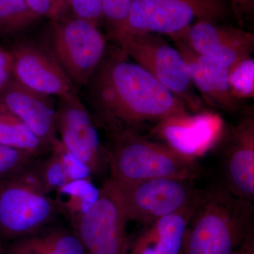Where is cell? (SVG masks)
<instances>
[{
  "instance_id": "6da1fadb",
  "label": "cell",
  "mask_w": 254,
  "mask_h": 254,
  "mask_svg": "<svg viewBox=\"0 0 254 254\" xmlns=\"http://www.w3.org/2000/svg\"><path fill=\"white\" fill-rule=\"evenodd\" d=\"M81 90V101L96 126L108 136L123 131L140 133L149 124L156 126L168 119L190 113L185 102L115 43L108 44Z\"/></svg>"
},
{
  "instance_id": "7a4b0ae2",
  "label": "cell",
  "mask_w": 254,
  "mask_h": 254,
  "mask_svg": "<svg viewBox=\"0 0 254 254\" xmlns=\"http://www.w3.org/2000/svg\"><path fill=\"white\" fill-rule=\"evenodd\" d=\"M182 250L185 254H254V203L222 183L200 190Z\"/></svg>"
},
{
  "instance_id": "3957f363",
  "label": "cell",
  "mask_w": 254,
  "mask_h": 254,
  "mask_svg": "<svg viewBox=\"0 0 254 254\" xmlns=\"http://www.w3.org/2000/svg\"><path fill=\"white\" fill-rule=\"evenodd\" d=\"M107 147L110 180L119 184L155 178L195 180L202 169L195 158L184 155L166 143L148 140L140 133L109 135Z\"/></svg>"
},
{
  "instance_id": "277c9868",
  "label": "cell",
  "mask_w": 254,
  "mask_h": 254,
  "mask_svg": "<svg viewBox=\"0 0 254 254\" xmlns=\"http://www.w3.org/2000/svg\"><path fill=\"white\" fill-rule=\"evenodd\" d=\"M35 165L0 182L1 242H12L39 231L51 225L59 214L55 200L42 187Z\"/></svg>"
},
{
  "instance_id": "5b68a950",
  "label": "cell",
  "mask_w": 254,
  "mask_h": 254,
  "mask_svg": "<svg viewBox=\"0 0 254 254\" xmlns=\"http://www.w3.org/2000/svg\"><path fill=\"white\" fill-rule=\"evenodd\" d=\"M48 28L41 42L79 91L101 61L108 40L98 26L74 16L51 21Z\"/></svg>"
},
{
  "instance_id": "8992f818",
  "label": "cell",
  "mask_w": 254,
  "mask_h": 254,
  "mask_svg": "<svg viewBox=\"0 0 254 254\" xmlns=\"http://www.w3.org/2000/svg\"><path fill=\"white\" fill-rule=\"evenodd\" d=\"M134 63L146 70L190 111L201 110L202 100L196 94L187 64L181 53L156 33L126 34L113 41Z\"/></svg>"
},
{
  "instance_id": "52a82bcc",
  "label": "cell",
  "mask_w": 254,
  "mask_h": 254,
  "mask_svg": "<svg viewBox=\"0 0 254 254\" xmlns=\"http://www.w3.org/2000/svg\"><path fill=\"white\" fill-rule=\"evenodd\" d=\"M225 0H133L126 24L112 41L126 34H181L193 21L224 17Z\"/></svg>"
},
{
  "instance_id": "ba28073f",
  "label": "cell",
  "mask_w": 254,
  "mask_h": 254,
  "mask_svg": "<svg viewBox=\"0 0 254 254\" xmlns=\"http://www.w3.org/2000/svg\"><path fill=\"white\" fill-rule=\"evenodd\" d=\"M193 181L163 177L133 183L112 182L118 190L129 221L148 225L196 202L201 190L195 187Z\"/></svg>"
},
{
  "instance_id": "9c48e42d",
  "label": "cell",
  "mask_w": 254,
  "mask_h": 254,
  "mask_svg": "<svg viewBox=\"0 0 254 254\" xmlns=\"http://www.w3.org/2000/svg\"><path fill=\"white\" fill-rule=\"evenodd\" d=\"M99 190L98 200L73 231L88 254H126L129 220L118 190L109 178Z\"/></svg>"
},
{
  "instance_id": "30bf717a",
  "label": "cell",
  "mask_w": 254,
  "mask_h": 254,
  "mask_svg": "<svg viewBox=\"0 0 254 254\" xmlns=\"http://www.w3.org/2000/svg\"><path fill=\"white\" fill-rule=\"evenodd\" d=\"M98 127L80 95L58 98L56 129L64 148L85 164L92 175L108 169L106 148L101 144Z\"/></svg>"
},
{
  "instance_id": "8fae6325",
  "label": "cell",
  "mask_w": 254,
  "mask_h": 254,
  "mask_svg": "<svg viewBox=\"0 0 254 254\" xmlns=\"http://www.w3.org/2000/svg\"><path fill=\"white\" fill-rule=\"evenodd\" d=\"M9 50L12 57V77L21 84L58 98L79 95V91L42 42H19Z\"/></svg>"
},
{
  "instance_id": "7c38bea8",
  "label": "cell",
  "mask_w": 254,
  "mask_h": 254,
  "mask_svg": "<svg viewBox=\"0 0 254 254\" xmlns=\"http://www.w3.org/2000/svg\"><path fill=\"white\" fill-rule=\"evenodd\" d=\"M176 36L197 54L229 68L252 57L254 52L253 33L231 26H218L214 21H197Z\"/></svg>"
},
{
  "instance_id": "4fadbf2b",
  "label": "cell",
  "mask_w": 254,
  "mask_h": 254,
  "mask_svg": "<svg viewBox=\"0 0 254 254\" xmlns=\"http://www.w3.org/2000/svg\"><path fill=\"white\" fill-rule=\"evenodd\" d=\"M194 113L168 119L154 127L153 131L173 149L196 158L218 141L223 123L218 115L210 112Z\"/></svg>"
},
{
  "instance_id": "5bb4252c",
  "label": "cell",
  "mask_w": 254,
  "mask_h": 254,
  "mask_svg": "<svg viewBox=\"0 0 254 254\" xmlns=\"http://www.w3.org/2000/svg\"><path fill=\"white\" fill-rule=\"evenodd\" d=\"M0 103L18 117L50 150L58 139L53 97L33 91L12 77L0 91Z\"/></svg>"
},
{
  "instance_id": "9a60e30c",
  "label": "cell",
  "mask_w": 254,
  "mask_h": 254,
  "mask_svg": "<svg viewBox=\"0 0 254 254\" xmlns=\"http://www.w3.org/2000/svg\"><path fill=\"white\" fill-rule=\"evenodd\" d=\"M223 160L222 185L233 194L254 203L253 113L232 127Z\"/></svg>"
},
{
  "instance_id": "2e32d148",
  "label": "cell",
  "mask_w": 254,
  "mask_h": 254,
  "mask_svg": "<svg viewBox=\"0 0 254 254\" xmlns=\"http://www.w3.org/2000/svg\"><path fill=\"white\" fill-rule=\"evenodd\" d=\"M197 201L148 225L133 243L129 242L126 254H180Z\"/></svg>"
},
{
  "instance_id": "e0dca14e",
  "label": "cell",
  "mask_w": 254,
  "mask_h": 254,
  "mask_svg": "<svg viewBox=\"0 0 254 254\" xmlns=\"http://www.w3.org/2000/svg\"><path fill=\"white\" fill-rule=\"evenodd\" d=\"M3 254H88L73 231L48 225L32 235L12 241Z\"/></svg>"
},
{
  "instance_id": "ac0fdd59",
  "label": "cell",
  "mask_w": 254,
  "mask_h": 254,
  "mask_svg": "<svg viewBox=\"0 0 254 254\" xmlns=\"http://www.w3.org/2000/svg\"><path fill=\"white\" fill-rule=\"evenodd\" d=\"M55 191L54 200L58 213L67 218L73 229L91 210L100 193L92 178L67 182Z\"/></svg>"
},
{
  "instance_id": "d6986e66",
  "label": "cell",
  "mask_w": 254,
  "mask_h": 254,
  "mask_svg": "<svg viewBox=\"0 0 254 254\" xmlns=\"http://www.w3.org/2000/svg\"><path fill=\"white\" fill-rule=\"evenodd\" d=\"M0 143L41 155L49 150L14 114L0 103Z\"/></svg>"
},
{
  "instance_id": "ffe728a7",
  "label": "cell",
  "mask_w": 254,
  "mask_h": 254,
  "mask_svg": "<svg viewBox=\"0 0 254 254\" xmlns=\"http://www.w3.org/2000/svg\"><path fill=\"white\" fill-rule=\"evenodd\" d=\"M195 59L204 69L215 97V108L234 112L238 110L240 100L232 93L230 83V68L195 53Z\"/></svg>"
},
{
  "instance_id": "44dd1931",
  "label": "cell",
  "mask_w": 254,
  "mask_h": 254,
  "mask_svg": "<svg viewBox=\"0 0 254 254\" xmlns=\"http://www.w3.org/2000/svg\"><path fill=\"white\" fill-rule=\"evenodd\" d=\"M41 18L26 0H0V36L13 37L26 31Z\"/></svg>"
},
{
  "instance_id": "7402d4cb",
  "label": "cell",
  "mask_w": 254,
  "mask_h": 254,
  "mask_svg": "<svg viewBox=\"0 0 254 254\" xmlns=\"http://www.w3.org/2000/svg\"><path fill=\"white\" fill-rule=\"evenodd\" d=\"M41 156L0 143V182L31 168L41 159Z\"/></svg>"
},
{
  "instance_id": "603a6c76",
  "label": "cell",
  "mask_w": 254,
  "mask_h": 254,
  "mask_svg": "<svg viewBox=\"0 0 254 254\" xmlns=\"http://www.w3.org/2000/svg\"><path fill=\"white\" fill-rule=\"evenodd\" d=\"M50 155L40 159L35 165V170L42 187L47 194L58 190L68 182L66 172L58 155L50 150Z\"/></svg>"
},
{
  "instance_id": "cb8c5ba5",
  "label": "cell",
  "mask_w": 254,
  "mask_h": 254,
  "mask_svg": "<svg viewBox=\"0 0 254 254\" xmlns=\"http://www.w3.org/2000/svg\"><path fill=\"white\" fill-rule=\"evenodd\" d=\"M230 83L237 100L254 97V60L250 58L239 62L230 68Z\"/></svg>"
},
{
  "instance_id": "d4e9b609",
  "label": "cell",
  "mask_w": 254,
  "mask_h": 254,
  "mask_svg": "<svg viewBox=\"0 0 254 254\" xmlns=\"http://www.w3.org/2000/svg\"><path fill=\"white\" fill-rule=\"evenodd\" d=\"M133 0H103V19L108 25L110 39L115 38L126 24Z\"/></svg>"
},
{
  "instance_id": "484cf974",
  "label": "cell",
  "mask_w": 254,
  "mask_h": 254,
  "mask_svg": "<svg viewBox=\"0 0 254 254\" xmlns=\"http://www.w3.org/2000/svg\"><path fill=\"white\" fill-rule=\"evenodd\" d=\"M50 150H54L58 155L64 168L66 172L68 182L74 181V180H83V179L92 178L91 170L85 164L82 163L72 153H70L68 150L60 141L59 138L55 140L50 145Z\"/></svg>"
},
{
  "instance_id": "4316f807",
  "label": "cell",
  "mask_w": 254,
  "mask_h": 254,
  "mask_svg": "<svg viewBox=\"0 0 254 254\" xmlns=\"http://www.w3.org/2000/svg\"><path fill=\"white\" fill-rule=\"evenodd\" d=\"M30 9L38 16L51 21H61L69 18L71 11L68 0H26Z\"/></svg>"
},
{
  "instance_id": "83f0119b",
  "label": "cell",
  "mask_w": 254,
  "mask_h": 254,
  "mask_svg": "<svg viewBox=\"0 0 254 254\" xmlns=\"http://www.w3.org/2000/svg\"><path fill=\"white\" fill-rule=\"evenodd\" d=\"M73 16L98 26L103 19V0H68Z\"/></svg>"
},
{
  "instance_id": "f1b7e54d",
  "label": "cell",
  "mask_w": 254,
  "mask_h": 254,
  "mask_svg": "<svg viewBox=\"0 0 254 254\" xmlns=\"http://www.w3.org/2000/svg\"><path fill=\"white\" fill-rule=\"evenodd\" d=\"M12 63L9 50L0 47V91L12 78Z\"/></svg>"
},
{
  "instance_id": "f546056e",
  "label": "cell",
  "mask_w": 254,
  "mask_h": 254,
  "mask_svg": "<svg viewBox=\"0 0 254 254\" xmlns=\"http://www.w3.org/2000/svg\"><path fill=\"white\" fill-rule=\"evenodd\" d=\"M230 1H231L232 7L238 18H240V11L251 13L253 11L254 0H230Z\"/></svg>"
},
{
  "instance_id": "4dcf8cb0",
  "label": "cell",
  "mask_w": 254,
  "mask_h": 254,
  "mask_svg": "<svg viewBox=\"0 0 254 254\" xmlns=\"http://www.w3.org/2000/svg\"><path fill=\"white\" fill-rule=\"evenodd\" d=\"M3 252H4V247L2 245V242L0 240V254H3Z\"/></svg>"
}]
</instances>
